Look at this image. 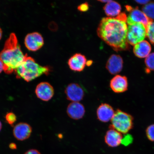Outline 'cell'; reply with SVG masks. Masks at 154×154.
Here are the masks:
<instances>
[{
	"label": "cell",
	"mask_w": 154,
	"mask_h": 154,
	"mask_svg": "<svg viewBox=\"0 0 154 154\" xmlns=\"http://www.w3.org/2000/svg\"><path fill=\"white\" fill-rule=\"evenodd\" d=\"M151 51V46L146 40H143L136 44L134 48V53L137 57L139 58L147 57L149 55Z\"/></svg>",
	"instance_id": "17"
},
{
	"label": "cell",
	"mask_w": 154,
	"mask_h": 154,
	"mask_svg": "<svg viewBox=\"0 0 154 154\" xmlns=\"http://www.w3.org/2000/svg\"><path fill=\"white\" fill-rule=\"evenodd\" d=\"M35 94L39 99L44 101H48L53 97L54 90L53 86L49 82H43L36 86Z\"/></svg>",
	"instance_id": "8"
},
{
	"label": "cell",
	"mask_w": 154,
	"mask_h": 154,
	"mask_svg": "<svg viewBox=\"0 0 154 154\" xmlns=\"http://www.w3.org/2000/svg\"><path fill=\"white\" fill-rule=\"evenodd\" d=\"M146 36V27L143 24L136 23L128 25L127 35L128 44L134 46L144 40Z\"/></svg>",
	"instance_id": "5"
},
{
	"label": "cell",
	"mask_w": 154,
	"mask_h": 154,
	"mask_svg": "<svg viewBox=\"0 0 154 154\" xmlns=\"http://www.w3.org/2000/svg\"><path fill=\"white\" fill-rule=\"evenodd\" d=\"M126 20V14L122 13L116 17L102 18L98 26V36L115 51L129 49L127 39L128 26Z\"/></svg>",
	"instance_id": "1"
},
{
	"label": "cell",
	"mask_w": 154,
	"mask_h": 154,
	"mask_svg": "<svg viewBox=\"0 0 154 154\" xmlns=\"http://www.w3.org/2000/svg\"><path fill=\"white\" fill-rule=\"evenodd\" d=\"M109 85L111 89L115 93H123L128 90V79L126 76L116 75L111 80Z\"/></svg>",
	"instance_id": "11"
},
{
	"label": "cell",
	"mask_w": 154,
	"mask_h": 154,
	"mask_svg": "<svg viewBox=\"0 0 154 154\" xmlns=\"http://www.w3.org/2000/svg\"><path fill=\"white\" fill-rule=\"evenodd\" d=\"M128 16L127 17V24L131 25L136 23H141L146 27L150 22H152L146 16L143 11L139 10L138 8H132L130 11Z\"/></svg>",
	"instance_id": "9"
},
{
	"label": "cell",
	"mask_w": 154,
	"mask_h": 154,
	"mask_svg": "<svg viewBox=\"0 0 154 154\" xmlns=\"http://www.w3.org/2000/svg\"><path fill=\"white\" fill-rule=\"evenodd\" d=\"M87 62L86 57L80 53H76L69 59V66L71 70L76 72H81L84 70Z\"/></svg>",
	"instance_id": "15"
},
{
	"label": "cell",
	"mask_w": 154,
	"mask_h": 154,
	"mask_svg": "<svg viewBox=\"0 0 154 154\" xmlns=\"http://www.w3.org/2000/svg\"><path fill=\"white\" fill-rule=\"evenodd\" d=\"M92 63H93V62H92V60L87 61L86 65H87L88 66H90V65L92 64Z\"/></svg>",
	"instance_id": "30"
},
{
	"label": "cell",
	"mask_w": 154,
	"mask_h": 154,
	"mask_svg": "<svg viewBox=\"0 0 154 154\" xmlns=\"http://www.w3.org/2000/svg\"><path fill=\"white\" fill-rule=\"evenodd\" d=\"M2 36V30L1 28H0V40L1 39Z\"/></svg>",
	"instance_id": "31"
},
{
	"label": "cell",
	"mask_w": 154,
	"mask_h": 154,
	"mask_svg": "<svg viewBox=\"0 0 154 154\" xmlns=\"http://www.w3.org/2000/svg\"><path fill=\"white\" fill-rule=\"evenodd\" d=\"M137 3L142 5H146L149 3L150 1L146 0V1H136Z\"/></svg>",
	"instance_id": "27"
},
{
	"label": "cell",
	"mask_w": 154,
	"mask_h": 154,
	"mask_svg": "<svg viewBox=\"0 0 154 154\" xmlns=\"http://www.w3.org/2000/svg\"><path fill=\"white\" fill-rule=\"evenodd\" d=\"M4 70V63L3 61H2L0 59V73Z\"/></svg>",
	"instance_id": "28"
},
{
	"label": "cell",
	"mask_w": 154,
	"mask_h": 154,
	"mask_svg": "<svg viewBox=\"0 0 154 154\" xmlns=\"http://www.w3.org/2000/svg\"><path fill=\"white\" fill-rule=\"evenodd\" d=\"M26 56L21 50L16 35L11 33L0 53V59L4 63V71L7 74H11L23 62Z\"/></svg>",
	"instance_id": "2"
},
{
	"label": "cell",
	"mask_w": 154,
	"mask_h": 154,
	"mask_svg": "<svg viewBox=\"0 0 154 154\" xmlns=\"http://www.w3.org/2000/svg\"><path fill=\"white\" fill-rule=\"evenodd\" d=\"M142 11L151 20L154 19V3H148L142 8Z\"/></svg>",
	"instance_id": "19"
},
{
	"label": "cell",
	"mask_w": 154,
	"mask_h": 154,
	"mask_svg": "<svg viewBox=\"0 0 154 154\" xmlns=\"http://www.w3.org/2000/svg\"><path fill=\"white\" fill-rule=\"evenodd\" d=\"M9 147L11 149H17V146L14 143H11L9 144Z\"/></svg>",
	"instance_id": "29"
},
{
	"label": "cell",
	"mask_w": 154,
	"mask_h": 154,
	"mask_svg": "<svg viewBox=\"0 0 154 154\" xmlns=\"http://www.w3.org/2000/svg\"><path fill=\"white\" fill-rule=\"evenodd\" d=\"M134 120L132 115L117 109L111 120L109 128L113 129L121 134H126L133 128Z\"/></svg>",
	"instance_id": "4"
},
{
	"label": "cell",
	"mask_w": 154,
	"mask_h": 154,
	"mask_svg": "<svg viewBox=\"0 0 154 154\" xmlns=\"http://www.w3.org/2000/svg\"><path fill=\"white\" fill-rule=\"evenodd\" d=\"M2 123L1 122V121H0V132L1 131L2 129Z\"/></svg>",
	"instance_id": "33"
},
{
	"label": "cell",
	"mask_w": 154,
	"mask_h": 154,
	"mask_svg": "<svg viewBox=\"0 0 154 154\" xmlns=\"http://www.w3.org/2000/svg\"><path fill=\"white\" fill-rule=\"evenodd\" d=\"M123 61L120 55H111L107 61L106 67L111 74H119L122 70Z\"/></svg>",
	"instance_id": "14"
},
{
	"label": "cell",
	"mask_w": 154,
	"mask_h": 154,
	"mask_svg": "<svg viewBox=\"0 0 154 154\" xmlns=\"http://www.w3.org/2000/svg\"><path fill=\"white\" fill-rule=\"evenodd\" d=\"M24 44L29 51H35L43 47L44 40L41 34L38 32H33L27 35L25 38Z\"/></svg>",
	"instance_id": "7"
},
{
	"label": "cell",
	"mask_w": 154,
	"mask_h": 154,
	"mask_svg": "<svg viewBox=\"0 0 154 154\" xmlns=\"http://www.w3.org/2000/svg\"><path fill=\"white\" fill-rule=\"evenodd\" d=\"M127 134L125 135L124 137H123L122 141H121V143L125 146L129 145L132 143L133 140L131 135L128 134Z\"/></svg>",
	"instance_id": "24"
},
{
	"label": "cell",
	"mask_w": 154,
	"mask_h": 154,
	"mask_svg": "<svg viewBox=\"0 0 154 154\" xmlns=\"http://www.w3.org/2000/svg\"><path fill=\"white\" fill-rule=\"evenodd\" d=\"M147 72L154 70V53L150 54L145 61Z\"/></svg>",
	"instance_id": "20"
},
{
	"label": "cell",
	"mask_w": 154,
	"mask_h": 154,
	"mask_svg": "<svg viewBox=\"0 0 154 154\" xmlns=\"http://www.w3.org/2000/svg\"><path fill=\"white\" fill-rule=\"evenodd\" d=\"M51 71L49 66H41L26 54L24 61L14 72L17 79H22L29 82L44 74L48 75Z\"/></svg>",
	"instance_id": "3"
},
{
	"label": "cell",
	"mask_w": 154,
	"mask_h": 154,
	"mask_svg": "<svg viewBox=\"0 0 154 154\" xmlns=\"http://www.w3.org/2000/svg\"><path fill=\"white\" fill-rule=\"evenodd\" d=\"M107 131L105 136V141L109 147H118L121 143L123 138L122 134L113 129Z\"/></svg>",
	"instance_id": "16"
},
{
	"label": "cell",
	"mask_w": 154,
	"mask_h": 154,
	"mask_svg": "<svg viewBox=\"0 0 154 154\" xmlns=\"http://www.w3.org/2000/svg\"><path fill=\"white\" fill-rule=\"evenodd\" d=\"M100 1L99 2H101L102 3H107L109 2V1Z\"/></svg>",
	"instance_id": "32"
},
{
	"label": "cell",
	"mask_w": 154,
	"mask_h": 154,
	"mask_svg": "<svg viewBox=\"0 0 154 154\" xmlns=\"http://www.w3.org/2000/svg\"><path fill=\"white\" fill-rule=\"evenodd\" d=\"M24 154H41L37 150L31 149L26 152Z\"/></svg>",
	"instance_id": "26"
},
{
	"label": "cell",
	"mask_w": 154,
	"mask_h": 154,
	"mask_svg": "<svg viewBox=\"0 0 154 154\" xmlns=\"http://www.w3.org/2000/svg\"><path fill=\"white\" fill-rule=\"evenodd\" d=\"M96 113L98 120L101 122L106 123L111 121L114 116L115 111L109 104L103 103L98 107Z\"/></svg>",
	"instance_id": "12"
},
{
	"label": "cell",
	"mask_w": 154,
	"mask_h": 154,
	"mask_svg": "<svg viewBox=\"0 0 154 154\" xmlns=\"http://www.w3.org/2000/svg\"><path fill=\"white\" fill-rule=\"evenodd\" d=\"M106 15L109 17L114 18L120 14L121 8V5L116 2L110 1L106 3L103 7Z\"/></svg>",
	"instance_id": "18"
},
{
	"label": "cell",
	"mask_w": 154,
	"mask_h": 154,
	"mask_svg": "<svg viewBox=\"0 0 154 154\" xmlns=\"http://www.w3.org/2000/svg\"><path fill=\"white\" fill-rule=\"evenodd\" d=\"M147 36L152 43L154 44V22H150L146 27Z\"/></svg>",
	"instance_id": "21"
},
{
	"label": "cell",
	"mask_w": 154,
	"mask_h": 154,
	"mask_svg": "<svg viewBox=\"0 0 154 154\" xmlns=\"http://www.w3.org/2000/svg\"><path fill=\"white\" fill-rule=\"evenodd\" d=\"M78 9L79 11L82 12L87 11L89 9V5L88 3H84L79 5Z\"/></svg>",
	"instance_id": "25"
},
{
	"label": "cell",
	"mask_w": 154,
	"mask_h": 154,
	"mask_svg": "<svg viewBox=\"0 0 154 154\" xmlns=\"http://www.w3.org/2000/svg\"><path fill=\"white\" fill-rule=\"evenodd\" d=\"M5 120L8 124L11 126H13L17 120V117L13 112H8L6 113L5 117Z\"/></svg>",
	"instance_id": "22"
},
{
	"label": "cell",
	"mask_w": 154,
	"mask_h": 154,
	"mask_svg": "<svg viewBox=\"0 0 154 154\" xmlns=\"http://www.w3.org/2000/svg\"><path fill=\"white\" fill-rule=\"evenodd\" d=\"M146 134L148 139L154 142V124L150 125L147 127L146 130Z\"/></svg>",
	"instance_id": "23"
},
{
	"label": "cell",
	"mask_w": 154,
	"mask_h": 154,
	"mask_svg": "<svg viewBox=\"0 0 154 154\" xmlns=\"http://www.w3.org/2000/svg\"><path fill=\"white\" fill-rule=\"evenodd\" d=\"M67 100L72 102H79L83 99L85 92L80 85L72 83L68 85L65 90Z\"/></svg>",
	"instance_id": "6"
},
{
	"label": "cell",
	"mask_w": 154,
	"mask_h": 154,
	"mask_svg": "<svg viewBox=\"0 0 154 154\" xmlns=\"http://www.w3.org/2000/svg\"><path fill=\"white\" fill-rule=\"evenodd\" d=\"M67 115L74 120H79L84 116L85 109L83 105L79 102H72L67 108Z\"/></svg>",
	"instance_id": "13"
},
{
	"label": "cell",
	"mask_w": 154,
	"mask_h": 154,
	"mask_svg": "<svg viewBox=\"0 0 154 154\" xmlns=\"http://www.w3.org/2000/svg\"><path fill=\"white\" fill-rule=\"evenodd\" d=\"M32 132V128L26 123L20 122L14 126L13 131V135L16 139L20 141L28 139Z\"/></svg>",
	"instance_id": "10"
}]
</instances>
